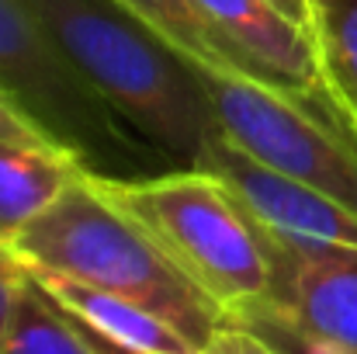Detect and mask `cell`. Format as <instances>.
<instances>
[{
	"instance_id": "obj_1",
	"label": "cell",
	"mask_w": 357,
	"mask_h": 354,
	"mask_svg": "<svg viewBox=\"0 0 357 354\" xmlns=\"http://www.w3.org/2000/svg\"><path fill=\"white\" fill-rule=\"evenodd\" d=\"M35 14L98 94L170 163L198 167L222 135L202 70L119 0H31Z\"/></svg>"
},
{
	"instance_id": "obj_2",
	"label": "cell",
	"mask_w": 357,
	"mask_h": 354,
	"mask_svg": "<svg viewBox=\"0 0 357 354\" xmlns=\"http://www.w3.org/2000/svg\"><path fill=\"white\" fill-rule=\"evenodd\" d=\"M7 246L21 264L70 274L146 306L198 351L226 323V309L98 188L91 170Z\"/></svg>"
},
{
	"instance_id": "obj_3",
	"label": "cell",
	"mask_w": 357,
	"mask_h": 354,
	"mask_svg": "<svg viewBox=\"0 0 357 354\" xmlns=\"http://www.w3.org/2000/svg\"><path fill=\"white\" fill-rule=\"evenodd\" d=\"M94 181L226 309V320L271 302V239L212 170L167 167L139 177L94 174Z\"/></svg>"
},
{
	"instance_id": "obj_4",
	"label": "cell",
	"mask_w": 357,
	"mask_h": 354,
	"mask_svg": "<svg viewBox=\"0 0 357 354\" xmlns=\"http://www.w3.org/2000/svg\"><path fill=\"white\" fill-rule=\"evenodd\" d=\"M0 84L56 146L94 174L139 177L156 174L153 163H170L70 63L31 0H0Z\"/></svg>"
},
{
	"instance_id": "obj_5",
	"label": "cell",
	"mask_w": 357,
	"mask_h": 354,
	"mask_svg": "<svg viewBox=\"0 0 357 354\" xmlns=\"http://www.w3.org/2000/svg\"><path fill=\"white\" fill-rule=\"evenodd\" d=\"M202 77L229 142L357 212V132L340 112L246 77Z\"/></svg>"
},
{
	"instance_id": "obj_6",
	"label": "cell",
	"mask_w": 357,
	"mask_h": 354,
	"mask_svg": "<svg viewBox=\"0 0 357 354\" xmlns=\"http://www.w3.org/2000/svg\"><path fill=\"white\" fill-rule=\"evenodd\" d=\"M198 167L212 170L219 181L246 205V212L288 246H357V212L333 202L323 191H312L250 153H243L226 135L212 139Z\"/></svg>"
},
{
	"instance_id": "obj_7",
	"label": "cell",
	"mask_w": 357,
	"mask_h": 354,
	"mask_svg": "<svg viewBox=\"0 0 357 354\" xmlns=\"http://www.w3.org/2000/svg\"><path fill=\"white\" fill-rule=\"evenodd\" d=\"M267 233V230H264ZM271 239V306L302 334L357 354V246H288Z\"/></svg>"
},
{
	"instance_id": "obj_8",
	"label": "cell",
	"mask_w": 357,
	"mask_h": 354,
	"mask_svg": "<svg viewBox=\"0 0 357 354\" xmlns=\"http://www.w3.org/2000/svg\"><path fill=\"white\" fill-rule=\"evenodd\" d=\"M205 14L233 38L281 91L340 112L326 91L312 31L271 0H198Z\"/></svg>"
},
{
	"instance_id": "obj_9",
	"label": "cell",
	"mask_w": 357,
	"mask_h": 354,
	"mask_svg": "<svg viewBox=\"0 0 357 354\" xmlns=\"http://www.w3.org/2000/svg\"><path fill=\"white\" fill-rule=\"evenodd\" d=\"M24 271L56 306H63L66 313H73L77 320H84L87 327H94L98 334L119 341L125 348L146 354H202L177 327H170L167 320H160L156 313H149L146 306L125 295L35 264H24Z\"/></svg>"
},
{
	"instance_id": "obj_10",
	"label": "cell",
	"mask_w": 357,
	"mask_h": 354,
	"mask_svg": "<svg viewBox=\"0 0 357 354\" xmlns=\"http://www.w3.org/2000/svg\"><path fill=\"white\" fill-rule=\"evenodd\" d=\"M84 174L87 163L59 146L0 135V243L7 246Z\"/></svg>"
},
{
	"instance_id": "obj_11",
	"label": "cell",
	"mask_w": 357,
	"mask_h": 354,
	"mask_svg": "<svg viewBox=\"0 0 357 354\" xmlns=\"http://www.w3.org/2000/svg\"><path fill=\"white\" fill-rule=\"evenodd\" d=\"M128 14H135L146 28H153L170 49L191 59L198 70L246 77L267 87H278L246 52H239L233 38L205 14L198 0H119ZM281 91V87H278Z\"/></svg>"
},
{
	"instance_id": "obj_12",
	"label": "cell",
	"mask_w": 357,
	"mask_h": 354,
	"mask_svg": "<svg viewBox=\"0 0 357 354\" xmlns=\"http://www.w3.org/2000/svg\"><path fill=\"white\" fill-rule=\"evenodd\" d=\"M309 31L326 91L357 132V0H309Z\"/></svg>"
},
{
	"instance_id": "obj_13",
	"label": "cell",
	"mask_w": 357,
	"mask_h": 354,
	"mask_svg": "<svg viewBox=\"0 0 357 354\" xmlns=\"http://www.w3.org/2000/svg\"><path fill=\"white\" fill-rule=\"evenodd\" d=\"M28 274V271H24ZM0 354H94L70 316L28 278Z\"/></svg>"
},
{
	"instance_id": "obj_14",
	"label": "cell",
	"mask_w": 357,
	"mask_h": 354,
	"mask_svg": "<svg viewBox=\"0 0 357 354\" xmlns=\"http://www.w3.org/2000/svg\"><path fill=\"white\" fill-rule=\"evenodd\" d=\"M0 135H3V139H17V142L56 146V142L49 139V132L14 101V94H10L3 84H0ZM59 149H63V146H59Z\"/></svg>"
},
{
	"instance_id": "obj_15",
	"label": "cell",
	"mask_w": 357,
	"mask_h": 354,
	"mask_svg": "<svg viewBox=\"0 0 357 354\" xmlns=\"http://www.w3.org/2000/svg\"><path fill=\"white\" fill-rule=\"evenodd\" d=\"M24 281H28L24 264L10 253V246H0V348L7 341L10 323H14V309H17Z\"/></svg>"
},
{
	"instance_id": "obj_16",
	"label": "cell",
	"mask_w": 357,
	"mask_h": 354,
	"mask_svg": "<svg viewBox=\"0 0 357 354\" xmlns=\"http://www.w3.org/2000/svg\"><path fill=\"white\" fill-rule=\"evenodd\" d=\"M202 354H278L264 337H257L253 330H246V327H239V323H222L215 334H212V341L202 348Z\"/></svg>"
},
{
	"instance_id": "obj_17",
	"label": "cell",
	"mask_w": 357,
	"mask_h": 354,
	"mask_svg": "<svg viewBox=\"0 0 357 354\" xmlns=\"http://www.w3.org/2000/svg\"><path fill=\"white\" fill-rule=\"evenodd\" d=\"M59 309H63V306H59ZM63 313H66V309H63ZM66 316H70V323L80 330V337L91 344V351L94 354H146V351H135V348H125V344L112 341V337H105V334H98V330H94V327H87L84 320H77L73 313H66Z\"/></svg>"
},
{
	"instance_id": "obj_18",
	"label": "cell",
	"mask_w": 357,
	"mask_h": 354,
	"mask_svg": "<svg viewBox=\"0 0 357 354\" xmlns=\"http://www.w3.org/2000/svg\"><path fill=\"white\" fill-rule=\"evenodd\" d=\"M271 3H278L284 14H291L295 21H302L309 28V0H271Z\"/></svg>"
},
{
	"instance_id": "obj_19",
	"label": "cell",
	"mask_w": 357,
	"mask_h": 354,
	"mask_svg": "<svg viewBox=\"0 0 357 354\" xmlns=\"http://www.w3.org/2000/svg\"><path fill=\"white\" fill-rule=\"evenodd\" d=\"M0 246H3V243H0Z\"/></svg>"
}]
</instances>
